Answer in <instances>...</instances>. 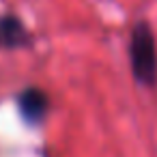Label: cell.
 I'll return each mask as SVG.
<instances>
[{
	"mask_svg": "<svg viewBox=\"0 0 157 157\" xmlns=\"http://www.w3.org/2000/svg\"><path fill=\"white\" fill-rule=\"evenodd\" d=\"M131 67L140 82L153 84L157 78V48L153 30L142 22L131 33Z\"/></svg>",
	"mask_w": 157,
	"mask_h": 157,
	"instance_id": "1",
	"label": "cell"
},
{
	"mask_svg": "<svg viewBox=\"0 0 157 157\" xmlns=\"http://www.w3.org/2000/svg\"><path fill=\"white\" fill-rule=\"evenodd\" d=\"M45 105H48V99L41 90H24V95L20 97V108H22L24 116L30 121L41 118L45 112Z\"/></svg>",
	"mask_w": 157,
	"mask_h": 157,
	"instance_id": "2",
	"label": "cell"
},
{
	"mask_svg": "<svg viewBox=\"0 0 157 157\" xmlns=\"http://www.w3.org/2000/svg\"><path fill=\"white\" fill-rule=\"evenodd\" d=\"M0 37H2L9 45H17L26 39V33H24V26L20 24L17 17L13 15H7L0 20Z\"/></svg>",
	"mask_w": 157,
	"mask_h": 157,
	"instance_id": "3",
	"label": "cell"
}]
</instances>
